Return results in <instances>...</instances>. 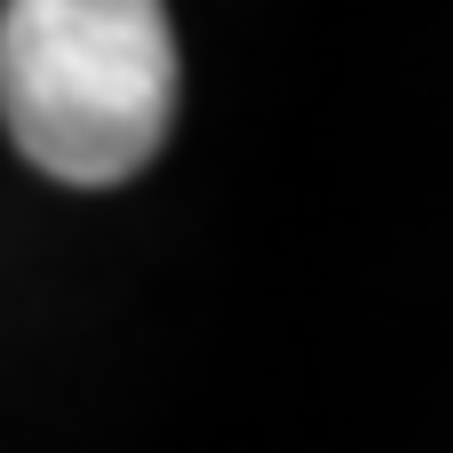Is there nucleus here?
Returning <instances> with one entry per match:
<instances>
[{
    "mask_svg": "<svg viewBox=\"0 0 453 453\" xmlns=\"http://www.w3.org/2000/svg\"><path fill=\"white\" fill-rule=\"evenodd\" d=\"M0 119L16 151L80 191L127 183L175 127V32L151 0H8Z\"/></svg>",
    "mask_w": 453,
    "mask_h": 453,
    "instance_id": "obj_1",
    "label": "nucleus"
}]
</instances>
